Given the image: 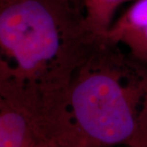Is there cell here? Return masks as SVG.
<instances>
[{"instance_id":"obj_1","label":"cell","mask_w":147,"mask_h":147,"mask_svg":"<svg viewBox=\"0 0 147 147\" xmlns=\"http://www.w3.org/2000/svg\"><path fill=\"white\" fill-rule=\"evenodd\" d=\"M96 36L56 103L58 140L73 147H147V65Z\"/></svg>"},{"instance_id":"obj_2","label":"cell","mask_w":147,"mask_h":147,"mask_svg":"<svg viewBox=\"0 0 147 147\" xmlns=\"http://www.w3.org/2000/svg\"><path fill=\"white\" fill-rule=\"evenodd\" d=\"M97 36L88 29L81 0L0 3V80L61 92Z\"/></svg>"},{"instance_id":"obj_3","label":"cell","mask_w":147,"mask_h":147,"mask_svg":"<svg viewBox=\"0 0 147 147\" xmlns=\"http://www.w3.org/2000/svg\"><path fill=\"white\" fill-rule=\"evenodd\" d=\"M45 103L38 90L0 80V147H37L43 143Z\"/></svg>"},{"instance_id":"obj_4","label":"cell","mask_w":147,"mask_h":147,"mask_svg":"<svg viewBox=\"0 0 147 147\" xmlns=\"http://www.w3.org/2000/svg\"><path fill=\"white\" fill-rule=\"evenodd\" d=\"M127 0H81L88 29L97 36H105L113 24L117 8Z\"/></svg>"},{"instance_id":"obj_5","label":"cell","mask_w":147,"mask_h":147,"mask_svg":"<svg viewBox=\"0 0 147 147\" xmlns=\"http://www.w3.org/2000/svg\"><path fill=\"white\" fill-rule=\"evenodd\" d=\"M147 27V0L136 2L119 16L107 32L105 37L113 42H118L123 34Z\"/></svg>"},{"instance_id":"obj_6","label":"cell","mask_w":147,"mask_h":147,"mask_svg":"<svg viewBox=\"0 0 147 147\" xmlns=\"http://www.w3.org/2000/svg\"><path fill=\"white\" fill-rule=\"evenodd\" d=\"M117 42L127 47L132 57L147 65V27L127 33Z\"/></svg>"},{"instance_id":"obj_7","label":"cell","mask_w":147,"mask_h":147,"mask_svg":"<svg viewBox=\"0 0 147 147\" xmlns=\"http://www.w3.org/2000/svg\"><path fill=\"white\" fill-rule=\"evenodd\" d=\"M37 147H72L69 146H61V145H57V144H53V143H42L38 145Z\"/></svg>"},{"instance_id":"obj_8","label":"cell","mask_w":147,"mask_h":147,"mask_svg":"<svg viewBox=\"0 0 147 147\" xmlns=\"http://www.w3.org/2000/svg\"><path fill=\"white\" fill-rule=\"evenodd\" d=\"M7 1H10V0H0V3H5Z\"/></svg>"}]
</instances>
